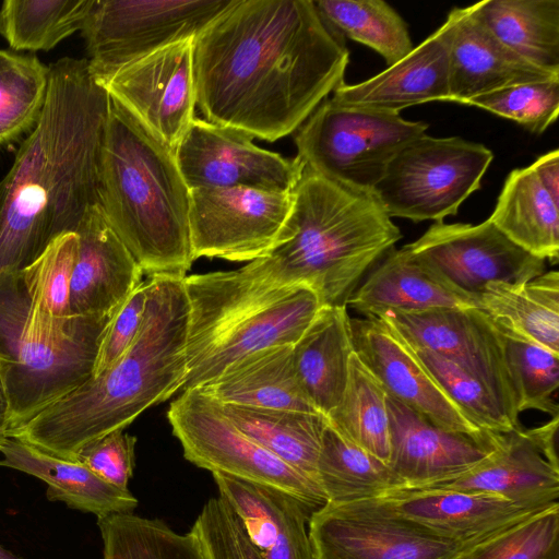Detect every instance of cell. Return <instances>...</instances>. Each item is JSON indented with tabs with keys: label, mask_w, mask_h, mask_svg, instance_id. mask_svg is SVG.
<instances>
[{
	"label": "cell",
	"mask_w": 559,
	"mask_h": 559,
	"mask_svg": "<svg viewBox=\"0 0 559 559\" xmlns=\"http://www.w3.org/2000/svg\"><path fill=\"white\" fill-rule=\"evenodd\" d=\"M147 289L146 278L130 293L118 308L104 334L93 376L109 368L138 337L144 320Z\"/></svg>",
	"instance_id": "47"
},
{
	"label": "cell",
	"mask_w": 559,
	"mask_h": 559,
	"mask_svg": "<svg viewBox=\"0 0 559 559\" xmlns=\"http://www.w3.org/2000/svg\"><path fill=\"white\" fill-rule=\"evenodd\" d=\"M183 278L147 276L144 320L128 350L9 437L75 461L85 445L124 429L145 409L177 393L186 374L188 301Z\"/></svg>",
	"instance_id": "3"
},
{
	"label": "cell",
	"mask_w": 559,
	"mask_h": 559,
	"mask_svg": "<svg viewBox=\"0 0 559 559\" xmlns=\"http://www.w3.org/2000/svg\"><path fill=\"white\" fill-rule=\"evenodd\" d=\"M294 193L248 187L190 190L189 236L193 259L251 262L280 241Z\"/></svg>",
	"instance_id": "13"
},
{
	"label": "cell",
	"mask_w": 559,
	"mask_h": 559,
	"mask_svg": "<svg viewBox=\"0 0 559 559\" xmlns=\"http://www.w3.org/2000/svg\"><path fill=\"white\" fill-rule=\"evenodd\" d=\"M385 391L355 354L347 383L328 425L347 442L389 464L390 435Z\"/></svg>",
	"instance_id": "35"
},
{
	"label": "cell",
	"mask_w": 559,
	"mask_h": 559,
	"mask_svg": "<svg viewBox=\"0 0 559 559\" xmlns=\"http://www.w3.org/2000/svg\"><path fill=\"white\" fill-rule=\"evenodd\" d=\"M559 546V506L476 542L454 559H544Z\"/></svg>",
	"instance_id": "42"
},
{
	"label": "cell",
	"mask_w": 559,
	"mask_h": 559,
	"mask_svg": "<svg viewBox=\"0 0 559 559\" xmlns=\"http://www.w3.org/2000/svg\"><path fill=\"white\" fill-rule=\"evenodd\" d=\"M471 9L515 55L537 68L559 73V0H487Z\"/></svg>",
	"instance_id": "31"
},
{
	"label": "cell",
	"mask_w": 559,
	"mask_h": 559,
	"mask_svg": "<svg viewBox=\"0 0 559 559\" xmlns=\"http://www.w3.org/2000/svg\"><path fill=\"white\" fill-rule=\"evenodd\" d=\"M389 465L404 488H423L459 476L491 454L500 432L485 438L444 429L385 392Z\"/></svg>",
	"instance_id": "20"
},
{
	"label": "cell",
	"mask_w": 559,
	"mask_h": 559,
	"mask_svg": "<svg viewBox=\"0 0 559 559\" xmlns=\"http://www.w3.org/2000/svg\"><path fill=\"white\" fill-rule=\"evenodd\" d=\"M204 120L274 142L344 84L345 38L313 0H236L192 43Z\"/></svg>",
	"instance_id": "1"
},
{
	"label": "cell",
	"mask_w": 559,
	"mask_h": 559,
	"mask_svg": "<svg viewBox=\"0 0 559 559\" xmlns=\"http://www.w3.org/2000/svg\"><path fill=\"white\" fill-rule=\"evenodd\" d=\"M10 431V406L5 388L0 376V445L9 438Z\"/></svg>",
	"instance_id": "49"
},
{
	"label": "cell",
	"mask_w": 559,
	"mask_h": 559,
	"mask_svg": "<svg viewBox=\"0 0 559 559\" xmlns=\"http://www.w3.org/2000/svg\"><path fill=\"white\" fill-rule=\"evenodd\" d=\"M406 246L477 301L489 283L520 284L546 272L544 259L518 246L489 218L477 225L437 222Z\"/></svg>",
	"instance_id": "15"
},
{
	"label": "cell",
	"mask_w": 559,
	"mask_h": 559,
	"mask_svg": "<svg viewBox=\"0 0 559 559\" xmlns=\"http://www.w3.org/2000/svg\"><path fill=\"white\" fill-rule=\"evenodd\" d=\"M465 105L483 108L540 134L558 118L559 79L508 86L474 97Z\"/></svg>",
	"instance_id": "43"
},
{
	"label": "cell",
	"mask_w": 559,
	"mask_h": 559,
	"mask_svg": "<svg viewBox=\"0 0 559 559\" xmlns=\"http://www.w3.org/2000/svg\"><path fill=\"white\" fill-rule=\"evenodd\" d=\"M558 426L559 416H555L534 428L500 432L496 450L479 464L415 489L489 493L533 508L559 504Z\"/></svg>",
	"instance_id": "18"
},
{
	"label": "cell",
	"mask_w": 559,
	"mask_h": 559,
	"mask_svg": "<svg viewBox=\"0 0 559 559\" xmlns=\"http://www.w3.org/2000/svg\"><path fill=\"white\" fill-rule=\"evenodd\" d=\"M119 429L85 445L76 455L80 462L108 484L129 490L133 474L136 438Z\"/></svg>",
	"instance_id": "46"
},
{
	"label": "cell",
	"mask_w": 559,
	"mask_h": 559,
	"mask_svg": "<svg viewBox=\"0 0 559 559\" xmlns=\"http://www.w3.org/2000/svg\"><path fill=\"white\" fill-rule=\"evenodd\" d=\"M544 559H559V546H556Z\"/></svg>",
	"instance_id": "51"
},
{
	"label": "cell",
	"mask_w": 559,
	"mask_h": 559,
	"mask_svg": "<svg viewBox=\"0 0 559 559\" xmlns=\"http://www.w3.org/2000/svg\"><path fill=\"white\" fill-rule=\"evenodd\" d=\"M167 419L183 456L198 467L280 489L314 510L326 503L317 483L248 437L201 389L182 391L170 403Z\"/></svg>",
	"instance_id": "10"
},
{
	"label": "cell",
	"mask_w": 559,
	"mask_h": 559,
	"mask_svg": "<svg viewBox=\"0 0 559 559\" xmlns=\"http://www.w3.org/2000/svg\"><path fill=\"white\" fill-rule=\"evenodd\" d=\"M281 241L241 267L275 285H305L322 306H347L364 274L402 238L373 193L305 167Z\"/></svg>",
	"instance_id": "4"
},
{
	"label": "cell",
	"mask_w": 559,
	"mask_h": 559,
	"mask_svg": "<svg viewBox=\"0 0 559 559\" xmlns=\"http://www.w3.org/2000/svg\"><path fill=\"white\" fill-rule=\"evenodd\" d=\"M449 51L450 102L469 99L508 86L559 79L500 43L474 15L471 5L454 8Z\"/></svg>",
	"instance_id": "23"
},
{
	"label": "cell",
	"mask_w": 559,
	"mask_h": 559,
	"mask_svg": "<svg viewBox=\"0 0 559 559\" xmlns=\"http://www.w3.org/2000/svg\"><path fill=\"white\" fill-rule=\"evenodd\" d=\"M411 348L448 397L479 429L504 432L520 428L510 420L493 394L471 373L433 352Z\"/></svg>",
	"instance_id": "41"
},
{
	"label": "cell",
	"mask_w": 559,
	"mask_h": 559,
	"mask_svg": "<svg viewBox=\"0 0 559 559\" xmlns=\"http://www.w3.org/2000/svg\"><path fill=\"white\" fill-rule=\"evenodd\" d=\"M308 534L312 559H454L476 543L441 537L384 498L326 502L311 514Z\"/></svg>",
	"instance_id": "12"
},
{
	"label": "cell",
	"mask_w": 559,
	"mask_h": 559,
	"mask_svg": "<svg viewBox=\"0 0 559 559\" xmlns=\"http://www.w3.org/2000/svg\"><path fill=\"white\" fill-rule=\"evenodd\" d=\"M117 310L57 318L29 292L22 271L0 273V376L10 406L9 433L93 376Z\"/></svg>",
	"instance_id": "7"
},
{
	"label": "cell",
	"mask_w": 559,
	"mask_h": 559,
	"mask_svg": "<svg viewBox=\"0 0 559 559\" xmlns=\"http://www.w3.org/2000/svg\"><path fill=\"white\" fill-rule=\"evenodd\" d=\"M236 0H93L81 29L94 79L194 38Z\"/></svg>",
	"instance_id": "11"
},
{
	"label": "cell",
	"mask_w": 559,
	"mask_h": 559,
	"mask_svg": "<svg viewBox=\"0 0 559 559\" xmlns=\"http://www.w3.org/2000/svg\"><path fill=\"white\" fill-rule=\"evenodd\" d=\"M193 38L166 46L100 84L153 135L175 151L195 118Z\"/></svg>",
	"instance_id": "17"
},
{
	"label": "cell",
	"mask_w": 559,
	"mask_h": 559,
	"mask_svg": "<svg viewBox=\"0 0 559 559\" xmlns=\"http://www.w3.org/2000/svg\"><path fill=\"white\" fill-rule=\"evenodd\" d=\"M74 233L78 257L70 284V316L115 311L142 282V269L98 204L85 212Z\"/></svg>",
	"instance_id": "21"
},
{
	"label": "cell",
	"mask_w": 559,
	"mask_h": 559,
	"mask_svg": "<svg viewBox=\"0 0 559 559\" xmlns=\"http://www.w3.org/2000/svg\"><path fill=\"white\" fill-rule=\"evenodd\" d=\"M347 305L366 318L439 308H479L474 297L452 285L406 245L386 253Z\"/></svg>",
	"instance_id": "26"
},
{
	"label": "cell",
	"mask_w": 559,
	"mask_h": 559,
	"mask_svg": "<svg viewBox=\"0 0 559 559\" xmlns=\"http://www.w3.org/2000/svg\"><path fill=\"white\" fill-rule=\"evenodd\" d=\"M1 466L33 475L48 485L50 501H62L69 508L104 518L117 513H133L138 499L99 478L76 461L47 454L22 440L9 437L0 445Z\"/></svg>",
	"instance_id": "29"
},
{
	"label": "cell",
	"mask_w": 559,
	"mask_h": 559,
	"mask_svg": "<svg viewBox=\"0 0 559 559\" xmlns=\"http://www.w3.org/2000/svg\"><path fill=\"white\" fill-rule=\"evenodd\" d=\"M407 344L433 352L480 381L520 426L518 399L501 333L480 308H439L381 316Z\"/></svg>",
	"instance_id": "14"
},
{
	"label": "cell",
	"mask_w": 559,
	"mask_h": 559,
	"mask_svg": "<svg viewBox=\"0 0 559 559\" xmlns=\"http://www.w3.org/2000/svg\"><path fill=\"white\" fill-rule=\"evenodd\" d=\"M451 22H445L400 61L332 94L340 104L392 114L432 100H450Z\"/></svg>",
	"instance_id": "22"
},
{
	"label": "cell",
	"mask_w": 559,
	"mask_h": 559,
	"mask_svg": "<svg viewBox=\"0 0 559 559\" xmlns=\"http://www.w3.org/2000/svg\"><path fill=\"white\" fill-rule=\"evenodd\" d=\"M199 389L221 404L320 414L297 376L293 345L249 354Z\"/></svg>",
	"instance_id": "27"
},
{
	"label": "cell",
	"mask_w": 559,
	"mask_h": 559,
	"mask_svg": "<svg viewBox=\"0 0 559 559\" xmlns=\"http://www.w3.org/2000/svg\"><path fill=\"white\" fill-rule=\"evenodd\" d=\"M103 559H192L190 533L178 534L158 519L117 513L97 519Z\"/></svg>",
	"instance_id": "39"
},
{
	"label": "cell",
	"mask_w": 559,
	"mask_h": 559,
	"mask_svg": "<svg viewBox=\"0 0 559 559\" xmlns=\"http://www.w3.org/2000/svg\"><path fill=\"white\" fill-rule=\"evenodd\" d=\"M489 221L530 253L559 260V199L542 183L532 165L507 177Z\"/></svg>",
	"instance_id": "30"
},
{
	"label": "cell",
	"mask_w": 559,
	"mask_h": 559,
	"mask_svg": "<svg viewBox=\"0 0 559 559\" xmlns=\"http://www.w3.org/2000/svg\"><path fill=\"white\" fill-rule=\"evenodd\" d=\"M78 257V235L55 238L29 266L22 270L29 292L53 317L69 313L70 284Z\"/></svg>",
	"instance_id": "44"
},
{
	"label": "cell",
	"mask_w": 559,
	"mask_h": 559,
	"mask_svg": "<svg viewBox=\"0 0 559 559\" xmlns=\"http://www.w3.org/2000/svg\"><path fill=\"white\" fill-rule=\"evenodd\" d=\"M427 129L400 114L346 106L331 97L299 127L295 144L306 168L372 193L395 155Z\"/></svg>",
	"instance_id": "8"
},
{
	"label": "cell",
	"mask_w": 559,
	"mask_h": 559,
	"mask_svg": "<svg viewBox=\"0 0 559 559\" xmlns=\"http://www.w3.org/2000/svg\"><path fill=\"white\" fill-rule=\"evenodd\" d=\"M492 158L483 144L426 133L395 155L372 193L391 218L443 222L480 188Z\"/></svg>",
	"instance_id": "9"
},
{
	"label": "cell",
	"mask_w": 559,
	"mask_h": 559,
	"mask_svg": "<svg viewBox=\"0 0 559 559\" xmlns=\"http://www.w3.org/2000/svg\"><path fill=\"white\" fill-rule=\"evenodd\" d=\"M190 534L201 559H262L236 513L219 496L205 502Z\"/></svg>",
	"instance_id": "45"
},
{
	"label": "cell",
	"mask_w": 559,
	"mask_h": 559,
	"mask_svg": "<svg viewBox=\"0 0 559 559\" xmlns=\"http://www.w3.org/2000/svg\"><path fill=\"white\" fill-rule=\"evenodd\" d=\"M318 484L328 503L378 499L404 488L388 463L347 442L326 425L317 462Z\"/></svg>",
	"instance_id": "34"
},
{
	"label": "cell",
	"mask_w": 559,
	"mask_h": 559,
	"mask_svg": "<svg viewBox=\"0 0 559 559\" xmlns=\"http://www.w3.org/2000/svg\"><path fill=\"white\" fill-rule=\"evenodd\" d=\"M479 308L502 329L559 354V273L544 272L524 283H489Z\"/></svg>",
	"instance_id": "32"
},
{
	"label": "cell",
	"mask_w": 559,
	"mask_h": 559,
	"mask_svg": "<svg viewBox=\"0 0 559 559\" xmlns=\"http://www.w3.org/2000/svg\"><path fill=\"white\" fill-rule=\"evenodd\" d=\"M322 20L343 37L377 51L390 67L413 49L404 19L382 0H313Z\"/></svg>",
	"instance_id": "36"
},
{
	"label": "cell",
	"mask_w": 559,
	"mask_h": 559,
	"mask_svg": "<svg viewBox=\"0 0 559 559\" xmlns=\"http://www.w3.org/2000/svg\"><path fill=\"white\" fill-rule=\"evenodd\" d=\"M48 69L40 116L0 181V273L29 266L98 204L110 97L86 59L64 57Z\"/></svg>",
	"instance_id": "2"
},
{
	"label": "cell",
	"mask_w": 559,
	"mask_h": 559,
	"mask_svg": "<svg viewBox=\"0 0 559 559\" xmlns=\"http://www.w3.org/2000/svg\"><path fill=\"white\" fill-rule=\"evenodd\" d=\"M252 136L234 128L194 118L175 156L191 189L248 187L292 192L305 164L253 144Z\"/></svg>",
	"instance_id": "16"
},
{
	"label": "cell",
	"mask_w": 559,
	"mask_h": 559,
	"mask_svg": "<svg viewBox=\"0 0 559 559\" xmlns=\"http://www.w3.org/2000/svg\"><path fill=\"white\" fill-rule=\"evenodd\" d=\"M353 354L347 306H322L293 345L301 386L316 409L325 417L342 399Z\"/></svg>",
	"instance_id": "28"
},
{
	"label": "cell",
	"mask_w": 559,
	"mask_h": 559,
	"mask_svg": "<svg viewBox=\"0 0 559 559\" xmlns=\"http://www.w3.org/2000/svg\"><path fill=\"white\" fill-rule=\"evenodd\" d=\"M189 533H190V532H189ZM192 539H193V538H192ZM193 544H194V542H193ZM192 559H201V558H200V556H199V552H198V550H197V548H195V545H194V552H193V558H192Z\"/></svg>",
	"instance_id": "52"
},
{
	"label": "cell",
	"mask_w": 559,
	"mask_h": 559,
	"mask_svg": "<svg viewBox=\"0 0 559 559\" xmlns=\"http://www.w3.org/2000/svg\"><path fill=\"white\" fill-rule=\"evenodd\" d=\"M212 475L262 559H312L307 524L314 509L280 489Z\"/></svg>",
	"instance_id": "25"
},
{
	"label": "cell",
	"mask_w": 559,
	"mask_h": 559,
	"mask_svg": "<svg viewBox=\"0 0 559 559\" xmlns=\"http://www.w3.org/2000/svg\"><path fill=\"white\" fill-rule=\"evenodd\" d=\"M382 498L406 518L441 537L460 543L485 539L551 508H533L495 495L454 489L403 488Z\"/></svg>",
	"instance_id": "24"
},
{
	"label": "cell",
	"mask_w": 559,
	"mask_h": 559,
	"mask_svg": "<svg viewBox=\"0 0 559 559\" xmlns=\"http://www.w3.org/2000/svg\"><path fill=\"white\" fill-rule=\"evenodd\" d=\"M98 205L143 273L186 276L194 261L190 189L175 151L112 98L100 151Z\"/></svg>",
	"instance_id": "5"
},
{
	"label": "cell",
	"mask_w": 559,
	"mask_h": 559,
	"mask_svg": "<svg viewBox=\"0 0 559 559\" xmlns=\"http://www.w3.org/2000/svg\"><path fill=\"white\" fill-rule=\"evenodd\" d=\"M48 74L36 56L0 49V145L35 127L46 100Z\"/></svg>",
	"instance_id": "38"
},
{
	"label": "cell",
	"mask_w": 559,
	"mask_h": 559,
	"mask_svg": "<svg viewBox=\"0 0 559 559\" xmlns=\"http://www.w3.org/2000/svg\"><path fill=\"white\" fill-rule=\"evenodd\" d=\"M532 166L547 190L559 199V151L556 148L539 156Z\"/></svg>",
	"instance_id": "48"
},
{
	"label": "cell",
	"mask_w": 559,
	"mask_h": 559,
	"mask_svg": "<svg viewBox=\"0 0 559 559\" xmlns=\"http://www.w3.org/2000/svg\"><path fill=\"white\" fill-rule=\"evenodd\" d=\"M497 328L502 336L519 414L537 409L552 417L558 416L559 354L498 325Z\"/></svg>",
	"instance_id": "40"
},
{
	"label": "cell",
	"mask_w": 559,
	"mask_h": 559,
	"mask_svg": "<svg viewBox=\"0 0 559 559\" xmlns=\"http://www.w3.org/2000/svg\"><path fill=\"white\" fill-rule=\"evenodd\" d=\"M0 559H22V558L14 556L9 550H7L2 546H0Z\"/></svg>",
	"instance_id": "50"
},
{
	"label": "cell",
	"mask_w": 559,
	"mask_h": 559,
	"mask_svg": "<svg viewBox=\"0 0 559 559\" xmlns=\"http://www.w3.org/2000/svg\"><path fill=\"white\" fill-rule=\"evenodd\" d=\"M93 0H5L0 34L14 50L48 51L81 31Z\"/></svg>",
	"instance_id": "37"
},
{
	"label": "cell",
	"mask_w": 559,
	"mask_h": 559,
	"mask_svg": "<svg viewBox=\"0 0 559 559\" xmlns=\"http://www.w3.org/2000/svg\"><path fill=\"white\" fill-rule=\"evenodd\" d=\"M248 437L318 484L317 462L326 417L318 413L221 404ZM319 485V484H318Z\"/></svg>",
	"instance_id": "33"
},
{
	"label": "cell",
	"mask_w": 559,
	"mask_h": 559,
	"mask_svg": "<svg viewBox=\"0 0 559 559\" xmlns=\"http://www.w3.org/2000/svg\"><path fill=\"white\" fill-rule=\"evenodd\" d=\"M186 374L179 391L200 388L257 350L294 345L322 307L305 285H275L242 269L185 276Z\"/></svg>",
	"instance_id": "6"
},
{
	"label": "cell",
	"mask_w": 559,
	"mask_h": 559,
	"mask_svg": "<svg viewBox=\"0 0 559 559\" xmlns=\"http://www.w3.org/2000/svg\"><path fill=\"white\" fill-rule=\"evenodd\" d=\"M350 326L355 354L388 394L444 429L477 438L493 433L468 419L390 324L366 318L350 319Z\"/></svg>",
	"instance_id": "19"
}]
</instances>
